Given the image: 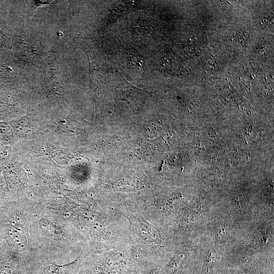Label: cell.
<instances>
[{
  "label": "cell",
  "mask_w": 274,
  "mask_h": 274,
  "mask_svg": "<svg viewBox=\"0 0 274 274\" xmlns=\"http://www.w3.org/2000/svg\"><path fill=\"white\" fill-rule=\"evenodd\" d=\"M29 222L30 238L40 251L81 253L88 247L85 236L60 210L31 207Z\"/></svg>",
  "instance_id": "cell-1"
},
{
  "label": "cell",
  "mask_w": 274,
  "mask_h": 274,
  "mask_svg": "<svg viewBox=\"0 0 274 274\" xmlns=\"http://www.w3.org/2000/svg\"><path fill=\"white\" fill-rule=\"evenodd\" d=\"M65 215L85 236L91 249L104 250L132 243L126 220L110 204L70 210Z\"/></svg>",
  "instance_id": "cell-2"
},
{
  "label": "cell",
  "mask_w": 274,
  "mask_h": 274,
  "mask_svg": "<svg viewBox=\"0 0 274 274\" xmlns=\"http://www.w3.org/2000/svg\"><path fill=\"white\" fill-rule=\"evenodd\" d=\"M146 260L131 242L104 250L84 251L78 274H125Z\"/></svg>",
  "instance_id": "cell-3"
},
{
  "label": "cell",
  "mask_w": 274,
  "mask_h": 274,
  "mask_svg": "<svg viewBox=\"0 0 274 274\" xmlns=\"http://www.w3.org/2000/svg\"><path fill=\"white\" fill-rule=\"evenodd\" d=\"M111 206L126 220L131 240L145 259L152 261L161 247L162 235L135 203H113Z\"/></svg>",
  "instance_id": "cell-4"
},
{
  "label": "cell",
  "mask_w": 274,
  "mask_h": 274,
  "mask_svg": "<svg viewBox=\"0 0 274 274\" xmlns=\"http://www.w3.org/2000/svg\"><path fill=\"white\" fill-rule=\"evenodd\" d=\"M29 209L30 207L18 206L9 210L5 221L10 250L24 261L26 267L40 252L29 234Z\"/></svg>",
  "instance_id": "cell-5"
},
{
  "label": "cell",
  "mask_w": 274,
  "mask_h": 274,
  "mask_svg": "<svg viewBox=\"0 0 274 274\" xmlns=\"http://www.w3.org/2000/svg\"><path fill=\"white\" fill-rule=\"evenodd\" d=\"M84 252L74 259L58 263L57 260L61 255L69 252L41 251L38 256L26 266V273L78 274Z\"/></svg>",
  "instance_id": "cell-6"
},
{
  "label": "cell",
  "mask_w": 274,
  "mask_h": 274,
  "mask_svg": "<svg viewBox=\"0 0 274 274\" xmlns=\"http://www.w3.org/2000/svg\"><path fill=\"white\" fill-rule=\"evenodd\" d=\"M0 254V274H27L24 261L10 249Z\"/></svg>",
  "instance_id": "cell-7"
},
{
  "label": "cell",
  "mask_w": 274,
  "mask_h": 274,
  "mask_svg": "<svg viewBox=\"0 0 274 274\" xmlns=\"http://www.w3.org/2000/svg\"><path fill=\"white\" fill-rule=\"evenodd\" d=\"M188 258L186 252L181 251L175 254L168 262L164 270V274H175L185 263Z\"/></svg>",
  "instance_id": "cell-8"
},
{
  "label": "cell",
  "mask_w": 274,
  "mask_h": 274,
  "mask_svg": "<svg viewBox=\"0 0 274 274\" xmlns=\"http://www.w3.org/2000/svg\"><path fill=\"white\" fill-rule=\"evenodd\" d=\"M151 262L149 260H143L125 274H158L159 269L154 267Z\"/></svg>",
  "instance_id": "cell-9"
},
{
  "label": "cell",
  "mask_w": 274,
  "mask_h": 274,
  "mask_svg": "<svg viewBox=\"0 0 274 274\" xmlns=\"http://www.w3.org/2000/svg\"><path fill=\"white\" fill-rule=\"evenodd\" d=\"M13 71L7 64H0V84H5L14 80Z\"/></svg>",
  "instance_id": "cell-10"
},
{
  "label": "cell",
  "mask_w": 274,
  "mask_h": 274,
  "mask_svg": "<svg viewBox=\"0 0 274 274\" xmlns=\"http://www.w3.org/2000/svg\"><path fill=\"white\" fill-rule=\"evenodd\" d=\"M12 42L9 35L0 28V50L12 48Z\"/></svg>",
  "instance_id": "cell-11"
},
{
  "label": "cell",
  "mask_w": 274,
  "mask_h": 274,
  "mask_svg": "<svg viewBox=\"0 0 274 274\" xmlns=\"http://www.w3.org/2000/svg\"><path fill=\"white\" fill-rule=\"evenodd\" d=\"M201 274H213V269L211 263L204 262L202 265Z\"/></svg>",
  "instance_id": "cell-12"
},
{
  "label": "cell",
  "mask_w": 274,
  "mask_h": 274,
  "mask_svg": "<svg viewBox=\"0 0 274 274\" xmlns=\"http://www.w3.org/2000/svg\"><path fill=\"white\" fill-rule=\"evenodd\" d=\"M50 2L51 1H31V6L32 7V9L35 10L37 8L42 5H51Z\"/></svg>",
  "instance_id": "cell-13"
}]
</instances>
